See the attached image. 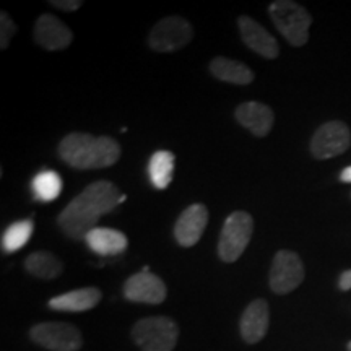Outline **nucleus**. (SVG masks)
Instances as JSON below:
<instances>
[{"mask_svg":"<svg viewBox=\"0 0 351 351\" xmlns=\"http://www.w3.org/2000/svg\"><path fill=\"white\" fill-rule=\"evenodd\" d=\"M166 295H168V289L163 280L148 271V269L129 276L124 283V296L132 302L161 304L166 300Z\"/></svg>","mask_w":351,"mask_h":351,"instance_id":"10","label":"nucleus"},{"mask_svg":"<svg viewBox=\"0 0 351 351\" xmlns=\"http://www.w3.org/2000/svg\"><path fill=\"white\" fill-rule=\"evenodd\" d=\"M269 13L276 29L291 46H304L309 39V26L313 23V16L304 7L291 0H276L270 3Z\"/></svg>","mask_w":351,"mask_h":351,"instance_id":"3","label":"nucleus"},{"mask_svg":"<svg viewBox=\"0 0 351 351\" xmlns=\"http://www.w3.org/2000/svg\"><path fill=\"white\" fill-rule=\"evenodd\" d=\"M85 243L91 251L99 256H116L125 251L129 241L124 232L112 230V228L96 226L95 230L88 232Z\"/></svg>","mask_w":351,"mask_h":351,"instance_id":"17","label":"nucleus"},{"mask_svg":"<svg viewBox=\"0 0 351 351\" xmlns=\"http://www.w3.org/2000/svg\"><path fill=\"white\" fill-rule=\"evenodd\" d=\"M25 269L29 275L36 276V278L54 280L64 271V263L54 254L47 251H38L26 257Z\"/></svg>","mask_w":351,"mask_h":351,"instance_id":"19","label":"nucleus"},{"mask_svg":"<svg viewBox=\"0 0 351 351\" xmlns=\"http://www.w3.org/2000/svg\"><path fill=\"white\" fill-rule=\"evenodd\" d=\"M16 28L7 12H0V49H7Z\"/></svg>","mask_w":351,"mask_h":351,"instance_id":"23","label":"nucleus"},{"mask_svg":"<svg viewBox=\"0 0 351 351\" xmlns=\"http://www.w3.org/2000/svg\"><path fill=\"white\" fill-rule=\"evenodd\" d=\"M33 194L41 202H54L62 192V179L56 171H43L32 182Z\"/></svg>","mask_w":351,"mask_h":351,"instance_id":"22","label":"nucleus"},{"mask_svg":"<svg viewBox=\"0 0 351 351\" xmlns=\"http://www.w3.org/2000/svg\"><path fill=\"white\" fill-rule=\"evenodd\" d=\"M59 155L75 169H103L116 165L121 158V145L106 135L73 134L65 135L59 143Z\"/></svg>","mask_w":351,"mask_h":351,"instance_id":"2","label":"nucleus"},{"mask_svg":"<svg viewBox=\"0 0 351 351\" xmlns=\"http://www.w3.org/2000/svg\"><path fill=\"white\" fill-rule=\"evenodd\" d=\"M346 348H348V351H351V341L348 343V346H346Z\"/></svg>","mask_w":351,"mask_h":351,"instance_id":"27","label":"nucleus"},{"mask_svg":"<svg viewBox=\"0 0 351 351\" xmlns=\"http://www.w3.org/2000/svg\"><path fill=\"white\" fill-rule=\"evenodd\" d=\"M101 298H103L101 289L95 287H88L73 289V291L52 298V300L47 302V306H49L52 311H60V313H85V311H90L98 306Z\"/></svg>","mask_w":351,"mask_h":351,"instance_id":"16","label":"nucleus"},{"mask_svg":"<svg viewBox=\"0 0 351 351\" xmlns=\"http://www.w3.org/2000/svg\"><path fill=\"white\" fill-rule=\"evenodd\" d=\"M339 287L341 291H348V289H351V270H346L340 275Z\"/></svg>","mask_w":351,"mask_h":351,"instance_id":"25","label":"nucleus"},{"mask_svg":"<svg viewBox=\"0 0 351 351\" xmlns=\"http://www.w3.org/2000/svg\"><path fill=\"white\" fill-rule=\"evenodd\" d=\"M51 5L64 12H75L83 5L82 0H51Z\"/></svg>","mask_w":351,"mask_h":351,"instance_id":"24","label":"nucleus"},{"mask_svg":"<svg viewBox=\"0 0 351 351\" xmlns=\"http://www.w3.org/2000/svg\"><path fill=\"white\" fill-rule=\"evenodd\" d=\"M340 179H341V181H343V182L351 184V166H348V168H345L343 171H341Z\"/></svg>","mask_w":351,"mask_h":351,"instance_id":"26","label":"nucleus"},{"mask_svg":"<svg viewBox=\"0 0 351 351\" xmlns=\"http://www.w3.org/2000/svg\"><path fill=\"white\" fill-rule=\"evenodd\" d=\"M192 36L194 29L187 20L181 16H166L152 28L148 46L156 52H174L186 47Z\"/></svg>","mask_w":351,"mask_h":351,"instance_id":"6","label":"nucleus"},{"mask_svg":"<svg viewBox=\"0 0 351 351\" xmlns=\"http://www.w3.org/2000/svg\"><path fill=\"white\" fill-rule=\"evenodd\" d=\"M132 339L142 351H173L179 339V327L173 319L163 315L145 317L132 328Z\"/></svg>","mask_w":351,"mask_h":351,"instance_id":"4","label":"nucleus"},{"mask_svg":"<svg viewBox=\"0 0 351 351\" xmlns=\"http://www.w3.org/2000/svg\"><path fill=\"white\" fill-rule=\"evenodd\" d=\"M304 280V265L296 252L278 251L270 269V288L276 295H288L295 291Z\"/></svg>","mask_w":351,"mask_h":351,"instance_id":"8","label":"nucleus"},{"mask_svg":"<svg viewBox=\"0 0 351 351\" xmlns=\"http://www.w3.org/2000/svg\"><path fill=\"white\" fill-rule=\"evenodd\" d=\"M34 41L47 51H62L73 41V33L57 16L44 13L34 25Z\"/></svg>","mask_w":351,"mask_h":351,"instance_id":"12","label":"nucleus"},{"mask_svg":"<svg viewBox=\"0 0 351 351\" xmlns=\"http://www.w3.org/2000/svg\"><path fill=\"white\" fill-rule=\"evenodd\" d=\"M34 343L51 351H78L83 345L82 332L67 322H43L29 330Z\"/></svg>","mask_w":351,"mask_h":351,"instance_id":"7","label":"nucleus"},{"mask_svg":"<svg viewBox=\"0 0 351 351\" xmlns=\"http://www.w3.org/2000/svg\"><path fill=\"white\" fill-rule=\"evenodd\" d=\"M270 326V309L265 300H256L244 309L239 319V332L245 343L256 345L267 335Z\"/></svg>","mask_w":351,"mask_h":351,"instance_id":"13","label":"nucleus"},{"mask_svg":"<svg viewBox=\"0 0 351 351\" xmlns=\"http://www.w3.org/2000/svg\"><path fill=\"white\" fill-rule=\"evenodd\" d=\"M208 225V210L205 205L194 204L187 207L178 218L174 226L176 241L182 247H192L199 243Z\"/></svg>","mask_w":351,"mask_h":351,"instance_id":"11","label":"nucleus"},{"mask_svg":"<svg viewBox=\"0 0 351 351\" xmlns=\"http://www.w3.org/2000/svg\"><path fill=\"white\" fill-rule=\"evenodd\" d=\"M254 219L247 212H234L226 218L218 241V256L223 262L232 263L243 256L251 243Z\"/></svg>","mask_w":351,"mask_h":351,"instance_id":"5","label":"nucleus"},{"mask_svg":"<svg viewBox=\"0 0 351 351\" xmlns=\"http://www.w3.org/2000/svg\"><path fill=\"white\" fill-rule=\"evenodd\" d=\"M238 26L241 32V38L245 46L258 56L265 57V59H275L280 54V47L276 39L267 32L261 23L252 20L251 16H239Z\"/></svg>","mask_w":351,"mask_h":351,"instance_id":"14","label":"nucleus"},{"mask_svg":"<svg viewBox=\"0 0 351 351\" xmlns=\"http://www.w3.org/2000/svg\"><path fill=\"white\" fill-rule=\"evenodd\" d=\"M210 72L218 80L232 83V85H249L256 78L247 65L228 59V57H215L210 64Z\"/></svg>","mask_w":351,"mask_h":351,"instance_id":"18","label":"nucleus"},{"mask_svg":"<svg viewBox=\"0 0 351 351\" xmlns=\"http://www.w3.org/2000/svg\"><path fill=\"white\" fill-rule=\"evenodd\" d=\"M236 121L239 122L244 129H247L256 137H265L274 127V111L267 104L257 103V101H247L241 104L234 112Z\"/></svg>","mask_w":351,"mask_h":351,"instance_id":"15","label":"nucleus"},{"mask_svg":"<svg viewBox=\"0 0 351 351\" xmlns=\"http://www.w3.org/2000/svg\"><path fill=\"white\" fill-rule=\"evenodd\" d=\"M351 145V132L345 122L330 121L315 130L311 140V153L317 160H328L345 153Z\"/></svg>","mask_w":351,"mask_h":351,"instance_id":"9","label":"nucleus"},{"mask_svg":"<svg viewBox=\"0 0 351 351\" xmlns=\"http://www.w3.org/2000/svg\"><path fill=\"white\" fill-rule=\"evenodd\" d=\"M125 200L119 187L111 181L90 184L62 210L57 218L60 231L72 241H85L86 234L98 226L103 215L112 212Z\"/></svg>","mask_w":351,"mask_h":351,"instance_id":"1","label":"nucleus"},{"mask_svg":"<svg viewBox=\"0 0 351 351\" xmlns=\"http://www.w3.org/2000/svg\"><path fill=\"white\" fill-rule=\"evenodd\" d=\"M34 231V223L33 219L26 218V219H20V221L13 223L3 231L2 234V249L7 254H13L16 251H20L23 245H26L29 238L33 236Z\"/></svg>","mask_w":351,"mask_h":351,"instance_id":"21","label":"nucleus"},{"mask_svg":"<svg viewBox=\"0 0 351 351\" xmlns=\"http://www.w3.org/2000/svg\"><path fill=\"white\" fill-rule=\"evenodd\" d=\"M174 161V155L168 150H158L152 155L148 161V174H150L153 187L158 191H165L173 181Z\"/></svg>","mask_w":351,"mask_h":351,"instance_id":"20","label":"nucleus"}]
</instances>
